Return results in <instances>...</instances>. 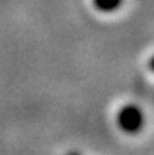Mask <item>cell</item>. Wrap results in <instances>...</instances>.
<instances>
[{"mask_svg": "<svg viewBox=\"0 0 154 155\" xmlns=\"http://www.w3.org/2000/svg\"><path fill=\"white\" fill-rule=\"evenodd\" d=\"M116 124L126 133H137L145 124V116L137 105H124L116 114Z\"/></svg>", "mask_w": 154, "mask_h": 155, "instance_id": "obj_1", "label": "cell"}, {"mask_svg": "<svg viewBox=\"0 0 154 155\" xmlns=\"http://www.w3.org/2000/svg\"><path fill=\"white\" fill-rule=\"evenodd\" d=\"M93 3L98 10L110 13V11H115L118 6H121L123 0H93Z\"/></svg>", "mask_w": 154, "mask_h": 155, "instance_id": "obj_2", "label": "cell"}, {"mask_svg": "<svg viewBox=\"0 0 154 155\" xmlns=\"http://www.w3.org/2000/svg\"><path fill=\"white\" fill-rule=\"evenodd\" d=\"M149 68H151V69L154 71V57H152V58L149 60Z\"/></svg>", "mask_w": 154, "mask_h": 155, "instance_id": "obj_3", "label": "cell"}, {"mask_svg": "<svg viewBox=\"0 0 154 155\" xmlns=\"http://www.w3.org/2000/svg\"><path fill=\"white\" fill-rule=\"evenodd\" d=\"M68 155H79L77 152H71V153H68Z\"/></svg>", "mask_w": 154, "mask_h": 155, "instance_id": "obj_4", "label": "cell"}]
</instances>
